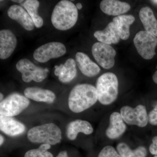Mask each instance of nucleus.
I'll return each mask as SVG.
<instances>
[{
  "mask_svg": "<svg viewBox=\"0 0 157 157\" xmlns=\"http://www.w3.org/2000/svg\"><path fill=\"white\" fill-rule=\"evenodd\" d=\"M154 157H157V156H155Z\"/></svg>",
  "mask_w": 157,
  "mask_h": 157,
  "instance_id": "36",
  "label": "nucleus"
},
{
  "mask_svg": "<svg viewBox=\"0 0 157 157\" xmlns=\"http://www.w3.org/2000/svg\"><path fill=\"white\" fill-rule=\"evenodd\" d=\"M139 16L145 31L157 37V20L152 9L147 6L143 7L139 11Z\"/></svg>",
  "mask_w": 157,
  "mask_h": 157,
  "instance_id": "21",
  "label": "nucleus"
},
{
  "mask_svg": "<svg viewBox=\"0 0 157 157\" xmlns=\"http://www.w3.org/2000/svg\"><path fill=\"white\" fill-rule=\"evenodd\" d=\"M17 39L10 30L0 31V58L6 59L11 56L17 45Z\"/></svg>",
  "mask_w": 157,
  "mask_h": 157,
  "instance_id": "11",
  "label": "nucleus"
},
{
  "mask_svg": "<svg viewBox=\"0 0 157 157\" xmlns=\"http://www.w3.org/2000/svg\"><path fill=\"white\" fill-rule=\"evenodd\" d=\"M55 75L63 83H68L75 78L77 74L76 63L73 59H68L64 64L55 66Z\"/></svg>",
  "mask_w": 157,
  "mask_h": 157,
  "instance_id": "15",
  "label": "nucleus"
},
{
  "mask_svg": "<svg viewBox=\"0 0 157 157\" xmlns=\"http://www.w3.org/2000/svg\"><path fill=\"white\" fill-rule=\"evenodd\" d=\"M76 62L81 73L87 77H94L98 75L101 68L90 59L87 55L78 52L76 54Z\"/></svg>",
  "mask_w": 157,
  "mask_h": 157,
  "instance_id": "14",
  "label": "nucleus"
},
{
  "mask_svg": "<svg viewBox=\"0 0 157 157\" xmlns=\"http://www.w3.org/2000/svg\"><path fill=\"white\" fill-rule=\"evenodd\" d=\"M17 70L22 74V79L25 82H29L32 80L39 82L47 77L48 70L36 66L27 59L20 60L16 65Z\"/></svg>",
  "mask_w": 157,
  "mask_h": 157,
  "instance_id": "7",
  "label": "nucleus"
},
{
  "mask_svg": "<svg viewBox=\"0 0 157 157\" xmlns=\"http://www.w3.org/2000/svg\"><path fill=\"white\" fill-rule=\"evenodd\" d=\"M12 2H14L18 3H21L23 2L24 1H23V0H21V1H17V0H15V1H14V0H12Z\"/></svg>",
  "mask_w": 157,
  "mask_h": 157,
  "instance_id": "33",
  "label": "nucleus"
},
{
  "mask_svg": "<svg viewBox=\"0 0 157 157\" xmlns=\"http://www.w3.org/2000/svg\"><path fill=\"white\" fill-rule=\"evenodd\" d=\"M98 101V93L95 86L87 83L78 84L70 91L68 105L72 112L80 113L92 107Z\"/></svg>",
  "mask_w": 157,
  "mask_h": 157,
  "instance_id": "1",
  "label": "nucleus"
},
{
  "mask_svg": "<svg viewBox=\"0 0 157 157\" xmlns=\"http://www.w3.org/2000/svg\"><path fill=\"white\" fill-rule=\"evenodd\" d=\"M98 157H121L115 149L110 145L104 147L101 150Z\"/></svg>",
  "mask_w": 157,
  "mask_h": 157,
  "instance_id": "26",
  "label": "nucleus"
},
{
  "mask_svg": "<svg viewBox=\"0 0 157 157\" xmlns=\"http://www.w3.org/2000/svg\"><path fill=\"white\" fill-rule=\"evenodd\" d=\"M92 52L96 61L102 68L108 70L114 66L116 52L110 45L96 42L93 45Z\"/></svg>",
  "mask_w": 157,
  "mask_h": 157,
  "instance_id": "9",
  "label": "nucleus"
},
{
  "mask_svg": "<svg viewBox=\"0 0 157 157\" xmlns=\"http://www.w3.org/2000/svg\"><path fill=\"white\" fill-rule=\"evenodd\" d=\"M101 11L111 16H120L131 9L129 4L117 0H103L100 5Z\"/></svg>",
  "mask_w": 157,
  "mask_h": 157,
  "instance_id": "17",
  "label": "nucleus"
},
{
  "mask_svg": "<svg viewBox=\"0 0 157 157\" xmlns=\"http://www.w3.org/2000/svg\"><path fill=\"white\" fill-rule=\"evenodd\" d=\"M76 6V8H77V9H78V10H80V9H81L82 8V5L81 3H77Z\"/></svg>",
  "mask_w": 157,
  "mask_h": 157,
  "instance_id": "31",
  "label": "nucleus"
},
{
  "mask_svg": "<svg viewBox=\"0 0 157 157\" xmlns=\"http://www.w3.org/2000/svg\"><path fill=\"white\" fill-rule=\"evenodd\" d=\"M98 100L101 104L109 105L117 99L118 95V80L112 73H104L98 78L96 82Z\"/></svg>",
  "mask_w": 157,
  "mask_h": 157,
  "instance_id": "3",
  "label": "nucleus"
},
{
  "mask_svg": "<svg viewBox=\"0 0 157 157\" xmlns=\"http://www.w3.org/2000/svg\"><path fill=\"white\" fill-rule=\"evenodd\" d=\"M117 152L121 157H146L147 151L144 147L140 146L132 150L124 142H121L117 146Z\"/></svg>",
  "mask_w": 157,
  "mask_h": 157,
  "instance_id": "24",
  "label": "nucleus"
},
{
  "mask_svg": "<svg viewBox=\"0 0 157 157\" xmlns=\"http://www.w3.org/2000/svg\"><path fill=\"white\" fill-rule=\"evenodd\" d=\"M78 17V9L76 6L70 1L62 0L54 9L51 21L57 29L66 31L76 25Z\"/></svg>",
  "mask_w": 157,
  "mask_h": 157,
  "instance_id": "2",
  "label": "nucleus"
},
{
  "mask_svg": "<svg viewBox=\"0 0 157 157\" xmlns=\"http://www.w3.org/2000/svg\"><path fill=\"white\" fill-rule=\"evenodd\" d=\"M151 2H152L153 3L157 4V0H156V1H152Z\"/></svg>",
  "mask_w": 157,
  "mask_h": 157,
  "instance_id": "35",
  "label": "nucleus"
},
{
  "mask_svg": "<svg viewBox=\"0 0 157 157\" xmlns=\"http://www.w3.org/2000/svg\"><path fill=\"white\" fill-rule=\"evenodd\" d=\"M149 151L152 155L157 156V136L152 138V143L149 147Z\"/></svg>",
  "mask_w": 157,
  "mask_h": 157,
  "instance_id": "28",
  "label": "nucleus"
},
{
  "mask_svg": "<svg viewBox=\"0 0 157 157\" xmlns=\"http://www.w3.org/2000/svg\"><path fill=\"white\" fill-rule=\"evenodd\" d=\"M156 68L157 69V67ZM152 78L154 82L157 84V70L153 75Z\"/></svg>",
  "mask_w": 157,
  "mask_h": 157,
  "instance_id": "30",
  "label": "nucleus"
},
{
  "mask_svg": "<svg viewBox=\"0 0 157 157\" xmlns=\"http://www.w3.org/2000/svg\"><path fill=\"white\" fill-rule=\"evenodd\" d=\"M39 5L40 3L37 0H26L22 4L33 20L35 26L38 28L42 27L43 25V19L38 14Z\"/></svg>",
  "mask_w": 157,
  "mask_h": 157,
  "instance_id": "23",
  "label": "nucleus"
},
{
  "mask_svg": "<svg viewBox=\"0 0 157 157\" xmlns=\"http://www.w3.org/2000/svg\"><path fill=\"white\" fill-rule=\"evenodd\" d=\"M25 96L37 102L52 104L55 100L56 95L50 90L36 87H27L24 91Z\"/></svg>",
  "mask_w": 157,
  "mask_h": 157,
  "instance_id": "18",
  "label": "nucleus"
},
{
  "mask_svg": "<svg viewBox=\"0 0 157 157\" xmlns=\"http://www.w3.org/2000/svg\"><path fill=\"white\" fill-rule=\"evenodd\" d=\"M51 145L42 144L38 148L30 150L27 151L25 157H53V155L48 150L50 149Z\"/></svg>",
  "mask_w": 157,
  "mask_h": 157,
  "instance_id": "25",
  "label": "nucleus"
},
{
  "mask_svg": "<svg viewBox=\"0 0 157 157\" xmlns=\"http://www.w3.org/2000/svg\"><path fill=\"white\" fill-rule=\"evenodd\" d=\"M94 36L101 43L110 45L117 44L121 38L114 23L109 22L103 30H98L94 33Z\"/></svg>",
  "mask_w": 157,
  "mask_h": 157,
  "instance_id": "19",
  "label": "nucleus"
},
{
  "mask_svg": "<svg viewBox=\"0 0 157 157\" xmlns=\"http://www.w3.org/2000/svg\"><path fill=\"white\" fill-rule=\"evenodd\" d=\"M148 122L152 125H157V104L148 114Z\"/></svg>",
  "mask_w": 157,
  "mask_h": 157,
  "instance_id": "27",
  "label": "nucleus"
},
{
  "mask_svg": "<svg viewBox=\"0 0 157 157\" xmlns=\"http://www.w3.org/2000/svg\"><path fill=\"white\" fill-rule=\"evenodd\" d=\"M56 157H68L67 153L66 151H61Z\"/></svg>",
  "mask_w": 157,
  "mask_h": 157,
  "instance_id": "29",
  "label": "nucleus"
},
{
  "mask_svg": "<svg viewBox=\"0 0 157 157\" xmlns=\"http://www.w3.org/2000/svg\"><path fill=\"white\" fill-rule=\"evenodd\" d=\"M30 104L28 98L17 93H13L6 97L0 104V114L12 117L21 113Z\"/></svg>",
  "mask_w": 157,
  "mask_h": 157,
  "instance_id": "5",
  "label": "nucleus"
},
{
  "mask_svg": "<svg viewBox=\"0 0 157 157\" xmlns=\"http://www.w3.org/2000/svg\"><path fill=\"white\" fill-rule=\"evenodd\" d=\"M8 15L26 30L30 31L34 29L35 25L33 20L28 12L21 6L16 5L10 6L8 10Z\"/></svg>",
  "mask_w": 157,
  "mask_h": 157,
  "instance_id": "12",
  "label": "nucleus"
},
{
  "mask_svg": "<svg viewBox=\"0 0 157 157\" xmlns=\"http://www.w3.org/2000/svg\"><path fill=\"white\" fill-rule=\"evenodd\" d=\"M0 140H1V141H0V144H1V145H2L4 142V137H3L2 135H0Z\"/></svg>",
  "mask_w": 157,
  "mask_h": 157,
  "instance_id": "32",
  "label": "nucleus"
},
{
  "mask_svg": "<svg viewBox=\"0 0 157 157\" xmlns=\"http://www.w3.org/2000/svg\"><path fill=\"white\" fill-rule=\"evenodd\" d=\"M120 113L125 123L130 125L144 128L148 124V114L146 107L143 105H138L135 108L124 106L121 109Z\"/></svg>",
  "mask_w": 157,
  "mask_h": 157,
  "instance_id": "8",
  "label": "nucleus"
},
{
  "mask_svg": "<svg viewBox=\"0 0 157 157\" xmlns=\"http://www.w3.org/2000/svg\"><path fill=\"white\" fill-rule=\"evenodd\" d=\"M135 21V17L132 15H121L113 18L121 39L126 40L130 35V27Z\"/></svg>",
  "mask_w": 157,
  "mask_h": 157,
  "instance_id": "22",
  "label": "nucleus"
},
{
  "mask_svg": "<svg viewBox=\"0 0 157 157\" xmlns=\"http://www.w3.org/2000/svg\"><path fill=\"white\" fill-rule=\"evenodd\" d=\"M67 52L66 46L59 42H51L42 45L36 49L33 57L37 61L45 63L51 59L57 58Z\"/></svg>",
  "mask_w": 157,
  "mask_h": 157,
  "instance_id": "10",
  "label": "nucleus"
},
{
  "mask_svg": "<svg viewBox=\"0 0 157 157\" xmlns=\"http://www.w3.org/2000/svg\"><path fill=\"white\" fill-rule=\"evenodd\" d=\"M109 125L106 131V135L109 139H117L122 136L126 130L127 126L121 113L114 112L109 117Z\"/></svg>",
  "mask_w": 157,
  "mask_h": 157,
  "instance_id": "13",
  "label": "nucleus"
},
{
  "mask_svg": "<svg viewBox=\"0 0 157 157\" xmlns=\"http://www.w3.org/2000/svg\"><path fill=\"white\" fill-rule=\"evenodd\" d=\"M0 95H1V97H0V98H1V101H2L3 100V98H4V96H3V94L2 93L0 94Z\"/></svg>",
  "mask_w": 157,
  "mask_h": 157,
  "instance_id": "34",
  "label": "nucleus"
},
{
  "mask_svg": "<svg viewBox=\"0 0 157 157\" xmlns=\"http://www.w3.org/2000/svg\"><path fill=\"white\" fill-rule=\"evenodd\" d=\"M0 129L6 135L14 137L23 134L25 131V127L12 117L0 115Z\"/></svg>",
  "mask_w": 157,
  "mask_h": 157,
  "instance_id": "16",
  "label": "nucleus"
},
{
  "mask_svg": "<svg viewBox=\"0 0 157 157\" xmlns=\"http://www.w3.org/2000/svg\"><path fill=\"white\" fill-rule=\"evenodd\" d=\"M94 132L92 125L89 122L82 120H76L68 124L67 129V136L69 140H73L77 137L78 133L89 135Z\"/></svg>",
  "mask_w": 157,
  "mask_h": 157,
  "instance_id": "20",
  "label": "nucleus"
},
{
  "mask_svg": "<svg viewBox=\"0 0 157 157\" xmlns=\"http://www.w3.org/2000/svg\"><path fill=\"white\" fill-rule=\"evenodd\" d=\"M27 137L33 143L55 145L62 140V132L55 124H45L30 129Z\"/></svg>",
  "mask_w": 157,
  "mask_h": 157,
  "instance_id": "4",
  "label": "nucleus"
},
{
  "mask_svg": "<svg viewBox=\"0 0 157 157\" xmlns=\"http://www.w3.org/2000/svg\"><path fill=\"white\" fill-rule=\"evenodd\" d=\"M134 43L137 52L143 59H151L156 55V36L146 31H140L135 35Z\"/></svg>",
  "mask_w": 157,
  "mask_h": 157,
  "instance_id": "6",
  "label": "nucleus"
}]
</instances>
